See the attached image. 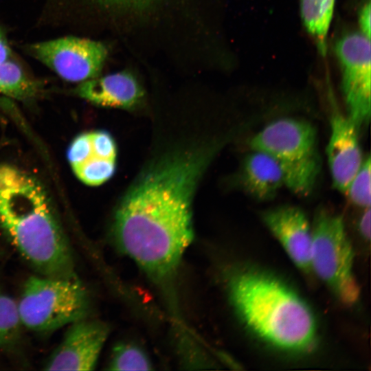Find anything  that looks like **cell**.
Instances as JSON below:
<instances>
[{"label":"cell","instance_id":"1","mask_svg":"<svg viewBox=\"0 0 371 371\" xmlns=\"http://www.w3.org/2000/svg\"><path fill=\"white\" fill-rule=\"evenodd\" d=\"M218 146L161 158L142 174L118 205L113 226L117 244L157 280L175 271L193 240V195Z\"/></svg>","mask_w":371,"mask_h":371},{"label":"cell","instance_id":"2","mask_svg":"<svg viewBox=\"0 0 371 371\" xmlns=\"http://www.w3.org/2000/svg\"><path fill=\"white\" fill-rule=\"evenodd\" d=\"M0 225L41 275H76L67 240L41 184L29 173L0 165Z\"/></svg>","mask_w":371,"mask_h":371},{"label":"cell","instance_id":"3","mask_svg":"<svg viewBox=\"0 0 371 371\" xmlns=\"http://www.w3.org/2000/svg\"><path fill=\"white\" fill-rule=\"evenodd\" d=\"M229 293L240 317L267 343L294 352L314 346L317 330L313 312L280 280L259 271H240L232 277Z\"/></svg>","mask_w":371,"mask_h":371},{"label":"cell","instance_id":"4","mask_svg":"<svg viewBox=\"0 0 371 371\" xmlns=\"http://www.w3.org/2000/svg\"><path fill=\"white\" fill-rule=\"evenodd\" d=\"M249 146L278 162L284 186L293 192L304 196L311 192L320 170L316 131L311 124L290 117L276 120L255 135Z\"/></svg>","mask_w":371,"mask_h":371},{"label":"cell","instance_id":"5","mask_svg":"<svg viewBox=\"0 0 371 371\" xmlns=\"http://www.w3.org/2000/svg\"><path fill=\"white\" fill-rule=\"evenodd\" d=\"M21 324L34 331H51L84 319L89 302L78 278L41 275L26 281L17 303Z\"/></svg>","mask_w":371,"mask_h":371},{"label":"cell","instance_id":"6","mask_svg":"<svg viewBox=\"0 0 371 371\" xmlns=\"http://www.w3.org/2000/svg\"><path fill=\"white\" fill-rule=\"evenodd\" d=\"M312 271L346 304L359 297L360 288L353 272L354 253L341 215L317 212L311 227Z\"/></svg>","mask_w":371,"mask_h":371},{"label":"cell","instance_id":"7","mask_svg":"<svg viewBox=\"0 0 371 371\" xmlns=\"http://www.w3.org/2000/svg\"><path fill=\"white\" fill-rule=\"evenodd\" d=\"M341 73L347 115L360 129L371 113L370 39L361 32H346L335 43Z\"/></svg>","mask_w":371,"mask_h":371},{"label":"cell","instance_id":"8","mask_svg":"<svg viewBox=\"0 0 371 371\" xmlns=\"http://www.w3.org/2000/svg\"><path fill=\"white\" fill-rule=\"evenodd\" d=\"M27 52L62 79L71 82L98 76L107 56V49L101 42L71 36L30 44Z\"/></svg>","mask_w":371,"mask_h":371},{"label":"cell","instance_id":"9","mask_svg":"<svg viewBox=\"0 0 371 371\" xmlns=\"http://www.w3.org/2000/svg\"><path fill=\"white\" fill-rule=\"evenodd\" d=\"M62 341L45 364L47 370H91L109 335V327L85 318L69 324Z\"/></svg>","mask_w":371,"mask_h":371},{"label":"cell","instance_id":"10","mask_svg":"<svg viewBox=\"0 0 371 371\" xmlns=\"http://www.w3.org/2000/svg\"><path fill=\"white\" fill-rule=\"evenodd\" d=\"M67 158L76 177L89 186H99L114 175L117 146L106 131L82 133L70 144Z\"/></svg>","mask_w":371,"mask_h":371},{"label":"cell","instance_id":"11","mask_svg":"<svg viewBox=\"0 0 371 371\" xmlns=\"http://www.w3.org/2000/svg\"><path fill=\"white\" fill-rule=\"evenodd\" d=\"M330 120V133L326 148L328 164L334 188L345 193L363 159L359 140V129L347 114L337 110L331 113Z\"/></svg>","mask_w":371,"mask_h":371},{"label":"cell","instance_id":"12","mask_svg":"<svg viewBox=\"0 0 371 371\" xmlns=\"http://www.w3.org/2000/svg\"><path fill=\"white\" fill-rule=\"evenodd\" d=\"M262 219L294 264L304 272H311L312 230L304 212L295 206L282 205L262 212Z\"/></svg>","mask_w":371,"mask_h":371},{"label":"cell","instance_id":"13","mask_svg":"<svg viewBox=\"0 0 371 371\" xmlns=\"http://www.w3.org/2000/svg\"><path fill=\"white\" fill-rule=\"evenodd\" d=\"M75 92L94 104L127 110L137 107L144 98L142 86L132 74L126 71L82 82Z\"/></svg>","mask_w":371,"mask_h":371},{"label":"cell","instance_id":"14","mask_svg":"<svg viewBox=\"0 0 371 371\" xmlns=\"http://www.w3.org/2000/svg\"><path fill=\"white\" fill-rule=\"evenodd\" d=\"M239 181L245 192L259 201L273 199L284 186V179L278 162L268 154L256 150L244 159Z\"/></svg>","mask_w":371,"mask_h":371},{"label":"cell","instance_id":"15","mask_svg":"<svg viewBox=\"0 0 371 371\" xmlns=\"http://www.w3.org/2000/svg\"><path fill=\"white\" fill-rule=\"evenodd\" d=\"M335 5V0H300L303 25L323 56L326 52L327 36Z\"/></svg>","mask_w":371,"mask_h":371},{"label":"cell","instance_id":"16","mask_svg":"<svg viewBox=\"0 0 371 371\" xmlns=\"http://www.w3.org/2000/svg\"><path fill=\"white\" fill-rule=\"evenodd\" d=\"M39 87L17 63L10 59L0 63V94L26 100L36 96Z\"/></svg>","mask_w":371,"mask_h":371},{"label":"cell","instance_id":"17","mask_svg":"<svg viewBox=\"0 0 371 371\" xmlns=\"http://www.w3.org/2000/svg\"><path fill=\"white\" fill-rule=\"evenodd\" d=\"M108 369L150 370L152 369V364L149 357L142 349L133 344H122L113 349Z\"/></svg>","mask_w":371,"mask_h":371},{"label":"cell","instance_id":"18","mask_svg":"<svg viewBox=\"0 0 371 371\" xmlns=\"http://www.w3.org/2000/svg\"><path fill=\"white\" fill-rule=\"evenodd\" d=\"M371 161L368 155L350 181L345 193L355 205L363 209L371 204Z\"/></svg>","mask_w":371,"mask_h":371},{"label":"cell","instance_id":"19","mask_svg":"<svg viewBox=\"0 0 371 371\" xmlns=\"http://www.w3.org/2000/svg\"><path fill=\"white\" fill-rule=\"evenodd\" d=\"M21 324L17 303L0 290V345L12 340Z\"/></svg>","mask_w":371,"mask_h":371},{"label":"cell","instance_id":"20","mask_svg":"<svg viewBox=\"0 0 371 371\" xmlns=\"http://www.w3.org/2000/svg\"><path fill=\"white\" fill-rule=\"evenodd\" d=\"M370 3L368 0L361 5L358 14L360 32L369 39H370Z\"/></svg>","mask_w":371,"mask_h":371},{"label":"cell","instance_id":"21","mask_svg":"<svg viewBox=\"0 0 371 371\" xmlns=\"http://www.w3.org/2000/svg\"><path fill=\"white\" fill-rule=\"evenodd\" d=\"M358 228L361 235L369 240L370 238V207L364 209L359 221Z\"/></svg>","mask_w":371,"mask_h":371},{"label":"cell","instance_id":"22","mask_svg":"<svg viewBox=\"0 0 371 371\" xmlns=\"http://www.w3.org/2000/svg\"><path fill=\"white\" fill-rule=\"evenodd\" d=\"M12 50L6 36L0 27V63L10 59Z\"/></svg>","mask_w":371,"mask_h":371},{"label":"cell","instance_id":"23","mask_svg":"<svg viewBox=\"0 0 371 371\" xmlns=\"http://www.w3.org/2000/svg\"><path fill=\"white\" fill-rule=\"evenodd\" d=\"M102 1H105L108 3H117L123 4H135L144 2L146 0H100Z\"/></svg>","mask_w":371,"mask_h":371}]
</instances>
